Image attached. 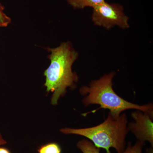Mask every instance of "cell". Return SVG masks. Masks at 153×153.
I'll return each instance as SVG.
<instances>
[{"mask_svg": "<svg viewBox=\"0 0 153 153\" xmlns=\"http://www.w3.org/2000/svg\"><path fill=\"white\" fill-rule=\"evenodd\" d=\"M48 49L51 52L48 56L51 63L44 71L46 79L44 85L47 93L53 92L51 104L56 105L60 97L66 94L68 88L76 87L78 77L72 71V66L78 55L69 42L62 43L57 48Z\"/></svg>", "mask_w": 153, "mask_h": 153, "instance_id": "cell-1", "label": "cell"}, {"mask_svg": "<svg viewBox=\"0 0 153 153\" xmlns=\"http://www.w3.org/2000/svg\"><path fill=\"white\" fill-rule=\"evenodd\" d=\"M91 19L94 25L108 30L115 26L123 29L129 27V18L125 14L123 6L117 3L105 1L93 8Z\"/></svg>", "mask_w": 153, "mask_h": 153, "instance_id": "cell-4", "label": "cell"}, {"mask_svg": "<svg viewBox=\"0 0 153 153\" xmlns=\"http://www.w3.org/2000/svg\"><path fill=\"white\" fill-rule=\"evenodd\" d=\"M116 73L112 71L105 74L100 78L93 80L88 86H83L79 93L84 97L82 102L84 106L98 105V109H108L110 113L115 117L119 116L122 112L129 109H136L147 113L153 116L152 103L139 105L127 101L116 94L113 88L112 80Z\"/></svg>", "mask_w": 153, "mask_h": 153, "instance_id": "cell-2", "label": "cell"}, {"mask_svg": "<svg viewBox=\"0 0 153 153\" xmlns=\"http://www.w3.org/2000/svg\"><path fill=\"white\" fill-rule=\"evenodd\" d=\"M126 115L123 113L115 117L108 114L103 122L95 126L83 128L61 129L65 134H75L85 137L95 146L104 149L106 153H111L114 148L117 153H122L126 146V137L129 133Z\"/></svg>", "mask_w": 153, "mask_h": 153, "instance_id": "cell-3", "label": "cell"}, {"mask_svg": "<svg viewBox=\"0 0 153 153\" xmlns=\"http://www.w3.org/2000/svg\"><path fill=\"white\" fill-rule=\"evenodd\" d=\"M4 7L0 3V27H7L11 22L10 18L4 13Z\"/></svg>", "mask_w": 153, "mask_h": 153, "instance_id": "cell-10", "label": "cell"}, {"mask_svg": "<svg viewBox=\"0 0 153 153\" xmlns=\"http://www.w3.org/2000/svg\"><path fill=\"white\" fill-rule=\"evenodd\" d=\"M7 144V141L3 137L1 134L0 132V146H4Z\"/></svg>", "mask_w": 153, "mask_h": 153, "instance_id": "cell-12", "label": "cell"}, {"mask_svg": "<svg viewBox=\"0 0 153 153\" xmlns=\"http://www.w3.org/2000/svg\"><path fill=\"white\" fill-rule=\"evenodd\" d=\"M37 152L38 153H62V149L59 144L51 142L40 146Z\"/></svg>", "mask_w": 153, "mask_h": 153, "instance_id": "cell-8", "label": "cell"}, {"mask_svg": "<svg viewBox=\"0 0 153 153\" xmlns=\"http://www.w3.org/2000/svg\"><path fill=\"white\" fill-rule=\"evenodd\" d=\"M133 121L128 125L137 140L145 143L149 142L153 147V116L147 113L137 110L132 113Z\"/></svg>", "mask_w": 153, "mask_h": 153, "instance_id": "cell-5", "label": "cell"}, {"mask_svg": "<svg viewBox=\"0 0 153 153\" xmlns=\"http://www.w3.org/2000/svg\"><path fill=\"white\" fill-rule=\"evenodd\" d=\"M153 147H151L149 149H147L146 153H153Z\"/></svg>", "mask_w": 153, "mask_h": 153, "instance_id": "cell-13", "label": "cell"}, {"mask_svg": "<svg viewBox=\"0 0 153 153\" xmlns=\"http://www.w3.org/2000/svg\"><path fill=\"white\" fill-rule=\"evenodd\" d=\"M0 153H12L9 149L0 146Z\"/></svg>", "mask_w": 153, "mask_h": 153, "instance_id": "cell-11", "label": "cell"}, {"mask_svg": "<svg viewBox=\"0 0 153 153\" xmlns=\"http://www.w3.org/2000/svg\"><path fill=\"white\" fill-rule=\"evenodd\" d=\"M76 146L82 153H100V149L97 147L90 140L86 139L79 141Z\"/></svg>", "mask_w": 153, "mask_h": 153, "instance_id": "cell-7", "label": "cell"}, {"mask_svg": "<svg viewBox=\"0 0 153 153\" xmlns=\"http://www.w3.org/2000/svg\"><path fill=\"white\" fill-rule=\"evenodd\" d=\"M145 144V143L137 140L134 145H132L131 143L128 142L127 146L122 153H142Z\"/></svg>", "mask_w": 153, "mask_h": 153, "instance_id": "cell-9", "label": "cell"}, {"mask_svg": "<svg viewBox=\"0 0 153 153\" xmlns=\"http://www.w3.org/2000/svg\"><path fill=\"white\" fill-rule=\"evenodd\" d=\"M67 2L74 9H83L87 7L92 8L101 4L105 0H66Z\"/></svg>", "mask_w": 153, "mask_h": 153, "instance_id": "cell-6", "label": "cell"}]
</instances>
